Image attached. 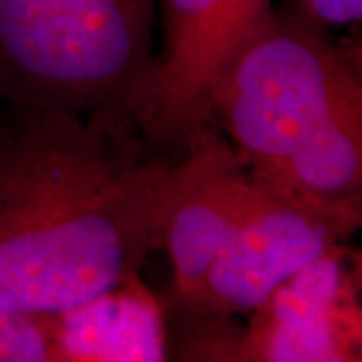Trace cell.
I'll list each match as a JSON object with an SVG mask.
<instances>
[{
	"label": "cell",
	"mask_w": 362,
	"mask_h": 362,
	"mask_svg": "<svg viewBox=\"0 0 362 362\" xmlns=\"http://www.w3.org/2000/svg\"><path fill=\"white\" fill-rule=\"evenodd\" d=\"M139 131L71 113L0 123V304L59 314L137 278L169 165Z\"/></svg>",
	"instance_id": "6da1fadb"
},
{
	"label": "cell",
	"mask_w": 362,
	"mask_h": 362,
	"mask_svg": "<svg viewBox=\"0 0 362 362\" xmlns=\"http://www.w3.org/2000/svg\"><path fill=\"white\" fill-rule=\"evenodd\" d=\"M207 123L258 183L361 218V71L306 13L274 11L233 52L209 93Z\"/></svg>",
	"instance_id": "7a4b0ae2"
},
{
	"label": "cell",
	"mask_w": 362,
	"mask_h": 362,
	"mask_svg": "<svg viewBox=\"0 0 362 362\" xmlns=\"http://www.w3.org/2000/svg\"><path fill=\"white\" fill-rule=\"evenodd\" d=\"M157 0H0V107L127 127L157 83Z\"/></svg>",
	"instance_id": "3957f363"
},
{
	"label": "cell",
	"mask_w": 362,
	"mask_h": 362,
	"mask_svg": "<svg viewBox=\"0 0 362 362\" xmlns=\"http://www.w3.org/2000/svg\"><path fill=\"white\" fill-rule=\"evenodd\" d=\"M185 156L165 169L153 214L156 246L168 250L180 294L192 304L232 238L254 189L242 161L214 125L185 141Z\"/></svg>",
	"instance_id": "277c9868"
},
{
	"label": "cell",
	"mask_w": 362,
	"mask_h": 362,
	"mask_svg": "<svg viewBox=\"0 0 362 362\" xmlns=\"http://www.w3.org/2000/svg\"><path fill=\"white\" fill-rule=\"evenodd\" d=\"M358 226L361 218L308 206L254 180L246 209L195 306L221 314L256 310L292 274Z\"/></svg>",
	"instance_id": "5b68a950"
},
{
	"label": "cell",
	"mask_w": 362,
	"mask_h": 362,
	"mask_svg": "<svg viewBox=\"0 0 362 362\" xmlns=\"http://www.w3.org/2000/svg\"><path fill=\"white\" fill-rule=\"evenodd\" d=\"M165 51L157 59L153 103L143 135L183 149L207 125V101L223 66L272 13V0H161Z\"/></svg>",
	"instance_id": "8992f818"
},
{
	"label": "cell",
	"mask_w": 362,
	"mask_h": 362,
	"mask_svg": "<svg viewBox=\"0 0 362 362\" xmlns=\"http://www.w3.org/2000/svg\"><path fill=\"white\" fill-rule=\"evenodd\" d=\"M361 312L338 244L292 274L264 304L238 361H361Z\"/></svg>",
	"instance_id": "52a82bcc"
},
{
	"label": "cell",
	"mask_w": 362,
	"mask_h": 362,
	"mask_svg": "<svg viewBox=\"0 0 362 362\" xmlns=\"http://www.w3.org/2000/svg\"><path fill=\"white\" fill-rule=\"evenodd\" d=\"M52 361L157 362L168 358L163 316L139 276L51 314Z\"/></svg>",
	"instance_id": "ba28073f"
},
{
	"label": "cell",
	"mask_w": 362,
	"mask_h": 362,
	"mask_svg": "<svg viewBox=\"0 0 362 362\" xmlns=\"http://www.w3.org/2000/svg\"><path fill=\"white\" fill-rule=\"evenodd\" d=\"M52 361L51 314H30L0 304V362Z\"/></svg>",
	"instance_id": "9c48e42d"
},
{
	"label": "cell",
	"mask_w": 362,
	"mask_h": 362,
	"mask_svg": "<svg viewBox=\"0 0 362 362\" xmlns=\"http://www.w3.org/2000/svg\"><path fill=\"white\" fill-rule=\"evenodd\" d=\"M304 13L320 25L361 23L362 0H302Z\"/></svg>",
	"instance_id": "30bf717a"
}]
</instances>
